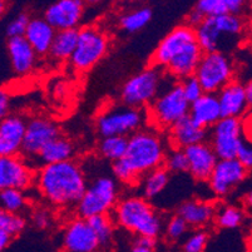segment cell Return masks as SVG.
<instances>
[{
	"mask_svg": "<svg viewBox=\"0 0 252 252\" xmlns=\"http://www.w3.org/2000/svg\"><path fill=\"white\" fill-rule=\"evenodd\" d=\"M152 9L147 8V6L134 9L121 17L119 27L127 33H137L152 20Z\"/></svg>",
	"mask_w": 252,
	"mask_h": 252,
	"instance_id": "obj_33",
	"label": "cell"
},
{
	"mask_svg": "<svg viewBox=\"0 0 252 252\" xmlns=\"http://www.w3.org/2000/svg\"><path fill=\"white\" fill-rule=\"evenodd\" d=\"M191 103L185 97L181 83L163 89L148 109V118L158 128H171L178 121L187 117Z\"/></svg>",
	"mask_w": 252,
	"mask_h": 252,
	"instance_id": "obj_7",
	"label": "cell"
},
{
	"mask_svg": "<svg viewBox=\"0 0 252 252\" xmlns=\"http://www.w3.org/2000/svg\"><path fill=\"white\" fill-rule=\"evenodd\" d=\"M168 181L169 172L164 168V166L147 173L139 182L142 197H144L146 200L147 198L148 200H152V198L157 197L158 194L164 191V189L168 185Z\"/></svg>",
	"mask_w": 252,
	"mask_h": 252,
	"instance_id": "obj_30",
	"label": "cell"
},
{
	"mask_svg": "<svg viewBox=\"0 0 252 252\" xmlns=\"http://www.w3.org/2000/svg\"><path fill=\"white\" fill-rule=\"evenodd\" d=\"M35 185L53 207L69 208L77 207L88 182L81 164L72 159L40 167L35 173Z\"/></svg>",
	"mask_w": 252,
	"mask_h": 252,
	"instance_id": "obj_1",
	"label": "cell"
},
{
	"mask_svg": "<svg viewBox=\"0 0 252 252\" xmlns=\"http://www.w3.org/2000/svg\"><path fill=\"white\" fill-rule=\"evenodd\" d=\"M10 111V97L5 91H1L0 93V117L1 119L9 116Z\"/></svg>",
	"mask_w": 252,
	"mask_h": 252,
	"instance_id": "obj_46",
	"label": "cell"
},
{
	"mask_svg": "<svg viewBox=\"0 0 252 252\" xmlns=\"http://www.w3.org/2000/svg\"><path fill=\"white\" fill-rule=\"evenodd\" d=\"M217 205L202 200H187L177 208V215L182 217L189 227L203 228L215 222Z\"/></svg>",
	"mask_w": 252,
	"mask_h": 252,
	"instance_id": "obj_24",
	"label": "cell"
},
{
	"mask_svg": "<svg viewBox=\"0 0 252 252\" xmlns=\"http://www.w3.org/2000/svg\"><path fill=\"white\" fill-rule=\"evenodd\" d=\"M118 200V187L111 176H98L87 186L82 200L77 205L78 217L89 220L99 215H109L116 208Z\"/></svg>",
	"mask_w": 252,
	"mask_h": 252,
	"instance_id": "obj_5",
	"label": "cell"
},
{
	"mask_svg": "<svg viewBox=\"0 0 252 252\" xmlns=\"http://www.w3.org/2000/svg\"><path fill=\"white\" fill-rule=\"evenodd\" d=\"M109 49V39L102 29L86 25L79 29V38L70 64L78 72H88L99 63Z\"/></svg>",
	"mask_w": 252,
	"mask_h": 252,
	"instance_id": "obj_9",
	"label": "cell"
},
{
	"mask_svg": "<svg viewBox=\"0 0 252 252\" xmlns=\"http://www.w3.org/2000/svg\"><path fill=\"white\" fill-rule=\"evenodd\" d=\"M13 238L4 232H0V250H5Z\"/></svg>",
	"mask_w": 252,
	"mask_h": 252,
	"instance_id": "obj_48",
	"label": "cell"
},
{
	"mask_svg": "<svg viewBox=\"0 0 252 252\" xmlns=\"http://www.w3.org/2000/svg\"><path fill=\"white\" fill-rule=\"evenodd\" d=\"M114 222L138 237L157 238L163 230V221L152 205L142 196L119 200L112 212Z\"/></svg>",
	"mask_w": 252,
	"mask_h": 252,
	"instance_id": "obj_2",
	"label": "cell"
},
{
	"mask_svg": "<svg viewBox=\"0 0 252 252\" xmlns=\"http://www.w3.org/2000/svg\"><path fill=\"white\" fill-rule=\"evenodd\" d=\"M64 252H97L99 241L88 220L77 217L67 223L62 236Z\"/></svg>",
	"mask_w": 252,
	"mask_h": 252,
	"instance_id": "obj_15",
	"label": "cell"
},
{
	"mask_svg": "<svg viewBox=\"0 0 252 252\" xmlns=\"http://www.w3.org/2000/svg\"><path fill=\"white\" fill-rule=\"evenodd\" d=\"M148 113L127 105L105 109L97 118V130L102 137H128L141 130Z\"/></svg>",
	"mask_w": 252,
	"mask_h": 252,
	"instance_id": "obj_8",
	"label": "cell"
},
{
	"mask_svg": "<svg viewBox=\"0 0 252 252\" xmlns=\"http://www.w3.org/2000/svg\"><path fill=\"white\" fill-rule=\"evenodd\" d=\"M28 122L18 114H9L0 122V156L22 155Z\"/></svg>",
	"mask_w": 252,
	"mask_h": 252,
	"instance_id": "obj_18",
	"label": "cell"
},
{
	"mask_svg": "<svg viewBox=\"0 0 252 252\" xmlns=\"http://www.w3.org/2000/svg\"><path fill=\"white\" fill-rule=\"evenodd\" d=\"M91 227L94 231L100 247L111 245L114 233V220L111 215H99L88 220Z\"/></svg>",
	"mask_w": 252,
	"mask_h": 252,
	"instance_id": "obj_34",
	"label": "cell"
},
{
	"mask_svg": "<svg viewBox=\"0 0 252 252\" xmlns=\"http://www.w3.org/2000/svg\"><path fill=\"white\" fill-rule=\"evenodd\" d=\"M197 42L196 31L193 27L186 24H181L172 29L161 42L158 43L151 58L152 67L164 68L168 65L169 62L177 56L178 53L191 43Z\"/></svg>",
	"mask_w": 252,
	"mask_h": 252,
	"instance_id": "obj_13",
	"label": "cell"
},
{
	"mask_svg": "<svg viewBox=\"0 0 252 252\" xmlns=\"http://www.w3.org/2000/svg\"><path fill=\"white\" fill-rule=\"evenodd\" d=\"M208 242V233L205 230H197L183 242V252H203Z\"/></svg>",
	"mask_w": 252,
	"mask_h": 252,
	"instance_id": "obj_39",
	"label": "cell"
},
{
	"mask_svg": "<svg viewBox=\"0 0 252 252\" xmlns=\"http://www.w3.org/2000/svg\"><path fill=\"white\" fill-rule=\"evenodd\" d=\"M247 250L249 252H252V221L250 223V227H249V233H247Z\"/></svg>",
	"mask_w": 252,
	"mask_h": 252,
	"instance_id": "obj_51",
	"label": "cell"
},
{
	"mask_svg": "<svg viewBox=\"0 0 252 252\" xmlns=\"http://www.w3.org/2000/svg\"><path fill=\"white\" fill-rule=\"evenodd\" d=\"M242 202H244L245 207L250 208V210H252V191L247 192V193L245 194Z\"/></svg>",
	"mask_w": 252,
	"mask_h": 252,
	"instance_id": "obj_49",
	"label": "cell"
},
{
	"mask_svg": "<svg viewBox=\"0 0 252 252\" xmlns=\"http://www.w3.org/2000/svg\"><path fill=\"white\" fill-rule=\"evenodd\" d=\"M164 168L168 172L173 173H185L189 172V159L186 156L185 150L178 148H171L167 153L166 161H164Z\"/></svg>",
	"mask_w": 252,
	"mask_h": 252,
	"instance_id": "obj_37",
	"label": "cell"
},
{
	"mask_svg": "<svg viewBox=\"0 0 252 252\" xmlns=\"http://www.w3.org/2000/svg\"><path fill=\"white\" fill-rule=\"evenodd\" d=\"M210 144L219 159L238 158L244 146L242 121L240 118H222L210 129Z\"/></svg>",
	"mask_w": 252,
	"mask_h": 252,
	"instance_id": "obj_11",
	"label": "cell"
},
{
	"mask_svg": "<svg viewBox=\"0 0 252 252\" xmlns=\"http://www.w3.org/2000/svg\"><path fill=\"white\" fill-rule=\"evenodd\" d=\"M193 9H196L205 19L227 14L242 17L247 10V3L244 0H198Z\"/></svg>",
	"mask_w": 252,
	"mask_h": 252,
	"instance_id": "obj_28",
	"label": "cell"
},
{
	"mask_svg": "<svg viewBox=\"0 0 252 252\" xmlns=\"http://www.w3.org/2000/svg\"><path fill=\"white\" fill-rule=\"evenodd\" d=\"M163 138L153 129H141L129 137L123 161L141 182L144 176L163 167L167 157Z\"/></svg>",
	"mask_w": 252,
	"mask_h": 252,
	"instance_id": "obj_3",
	"label": "cell"
},
{
	"mask_svg": "<svg viewBox=\"0 0 252 252\" xmlns=\"http://www.w3.org/2000/svg\"><path fill=\"white\" fill-rule=\"evenodd\" d=\"M246 22L241 15H221L206 18L196 31L197 43L203 53H224L235 45L236 40L242 35Z\"/></svg>",
	"mask_w": 252,
	"mask_h": 252,
	"instance_id": "obj_4",
	"label": "cell"
},
{
	"mask_svg": "<svg viewBox=\"0 0 252 252\" xmlns=\"http://www.w3.org/2000/svg\"><path fill=\"white\" fill-rule=\"evenodd\" d=\"M78 38H79V29L57 32L49 56L57 62L70 61L78 45Z\"/></svg>",
	"mask_w": 252,
	"mask_h": 252,
	"instance_id": "obj_29",
	"label": "cell"
},
{
	"mask_svg": "<svg viewBox=\"0 0 252 252\" xmlns=\"http://www.w3.org/2000/svg\"><path fill=\"white\" fill-rule=\"evenodd\" d=\"M249 31L252 36V8H251V13H250V19H249Z\"/></svg>",
	"mask_w": 252,
	"mask_h": 252,
	"instance_id": "obj_52",
	"label": "cell"
},
{
	"mask_svg": "<svg viewBox=\"0 0 252 252\" xmlns=\"http://www.w3.org/2000/svg\"><path fill=\"white\" fill-rule=\"evenodd\" d=\"M235 67L224 53H205L194 77L200 81L205 93L217 94L233 81Z\"/></svg>",
	"mask_w": 252,
	"mask_h": 252,
	"instance_id": "obj_10",
	"label": "cell"
},
{
	"mask_svg": "<svg viewBox=\"0 0 252 252\" xmlns=\"http://www.w3.org/2000/svg\"><path fill=\"white\" fill-rule=\"evenodd\" d=\"M251 53H252V50H251Z\"/></svg>",
	"mask_w": 252,
	"mask_h": 252,
	"instance_id": "obj_53",
	"label": "cell"
},
{
	"mask_svg": "<svg viewBox=\"0 0 252 252\" xmlns=\"http://www.w3.org/2000/svg\"><path fill=\"white\" fill-rule=\"evenodd\" d=\"M56 34V29L44 18H32L24 36L38 56H47L49 54Z\"/></svg>",
	"mask_w": 252,
	"mask_h": 252,
	"instance_id": "obj_26",
	"label": "cell"
},
{
	"mask_svg": "<svg viewBox=\"0 0 252 252\" xmlns=\"http://www.w3.org/2000/svg\"><path fill=\"white\" fill-rule=\"evenodd\" d=\"M130 252H153V249H151V247L142 246V245H138V244H134V246L132 247Z\"/></svg>",
	"mask_w": 252,
	"mask_h": 252,
	"instance_id": "obj_50",
	"label": "cell"
},
{
	"mask_svg": "<svg viewBox=\"0 0 252 252\" xmlns=\"http://www.w3.org/2000/svg\"><path fill=\"white\" fill-rule=\"evenodd\" d=\"M0 205H1V211H6L9 214L20 215L28 205V201H27L24 191L6 189L0 191Z\"/></svg>",
	"mask_w": 252,
	"mask_h": 252,
	"instance_id": "obj_35",
	"label": "cell"
},
{
	"mask_svg": "<svg viewBox=\"0 0 252 252\" xmlns=\"http://www.w3.org/2000/svg\"><path fill=\"white\" fill-rule=\"evenodd\" d=\"M185 152L189 159V175L198 182H208L220 161L210 142L194 144L186 148Z\"/></svg>",
	"mask_w": 252,
	"mask_h": 252,
	"instance_id": "obj_19",
	"label": "cell"
},
{
	"mask_svg": "<svg viewBox=\"0 0 252 252\" xmlns=\"http://www.w3.org/2000/svg\"><path fill=\"white\" fill-rule=\"evenodd\" d=\"M163 81L161 68L150 67L141 70L123 84L121 89L123 104L138 109L151 105L161 94Z\"/></svg>",
	"mask_w": 252,
	"mask_h": 252,
	"instance_id": "obj_6",
	"label": "cell"
},
{
	"mask_svg": "<svg viewBox=\"0 0 252 252\" xmlns=\"http://www.w3.org/2000/svg\"><path fill=\"white\" fill-rule=\"evenodd\" d=\"M238 159L249 171H252V144L245 142L238 155Z\"/></svg>",
	"mask_w": 252,
	"mask_h": 252,
	"instance_id": "obj_44",
	"label": "cell"
},
{
	"mask_svg": "<svg viewBox=\"0 0 252 252\" xmlns=\"http://www.w3.org/2000/svg\"><path fill=\"white\" fill-rule=\"evenodd\" d=\"M181 86H182L185 97L187 98V100H189L191 104L193 102H196V100L200 99V98L205 94V91H203L200 81H198L194 75L181 82Z\"/></svg>",
	"mask_w": 252,
	"mask_h": 252,
	"instance_id": "obj_41",
	"label": "cell"
},
{
	"mask_svg": "<svg viewBox=\"0 0 252 252\" xmlns=\"http://www.w3.org/2000/svg\"><path fill=\"white\" fill-rule=\"evenodd\" d=\"M61 137V130L58 125L52 119L44 117H34L28 121L27 132H25L24 143L22 148V157L27 161L35 162L39 153L45 148V146Z\"/></svg>",
	"mask_w": 252,
	"mask_h": 252,
	"instance_id": "obj_12",
	"label": "cell"
},
{
	"mask_svg": "<svg viewBox=\"0 0 252 252\" xmlns=\"http://www.w3.org/2000/svg\"><path fill=\"white\" fill-rule=\"evenodd\" d=\"M245 93H246V100L249 109L252 111V79H250L246 84H245Z\"/></svg>",
	"mask_w": 252,
	"mask_h": 252,
	"instance_id": "obj_47",
	"label": "cell"
},
{
	"mask_svg": "<svg viewBox=\"0 0 252 252\" xmlns=\"http://www.w3.org/2000/svg\"><path fill=\"white\" fill-rule=\"evenodd\" d=\"M210 137V130L200 127L192 121L189 116L178 121L168 129V141L172 148L186 150V148L206 142Z\"/></svg>",
	"mask_w": 252,
	"mask_h": 252,
	"instance_id": "obj_20",
	"label": "cell"
},
{
	"mask_svg": "<svg viewBox=\"0 0 252 252\" xmlns=\"http://www.w3.org/2000/svg\"><path fill=\"white\" fill-rule=\"evenodd\" d=\"M128 142H129L128 137H102L97 147L98 153L100 157L112 161L113 163V162L125 158L126 153H127Z\"/></svg>",
	"mask_w": 252,
	"mask_h": 252,
	"instance_id": "obj_31",
	"label": "cell"
},
{
	"mask_svg": "<svg viewBox=\"0 0 252 252\" xmlns=\"http://www.w3.org/2000/svg\"><path fill=\"white\" fill-rule=\"evenodd\" d=\"M241 121H242V133H244V141L246 142V143L252 144V111L247 112Z\"/></svg>",
	"mask_w": 252,
	"mask_h": 252,
	"instance_id": "obj_45",
	"label": "cell"
},
{
	"mask_svg": "<svg viewBox=\"0 0 252 252\" xmlns=\"http://www.w3.org/2000/svg\"><path fill=\"white\" fill-rule=\"evenodd\" d=\"M203 50L198 45V43L193 42L186 45L175 58L172 59L166 67L167 73L175 79H180L181 82L196 74V70L201 63L203 57Z\"/></svg>",
	"mask_w": 252,
	"mask_h": 252,
	"instance_id": "obj_21",
	"label": "cell"
},
{
	"mask_svg": "<svg viewBox=\"0 0 252 252\" xmlns=\"http://www.w3.org/2000/svg\"><path fill=\"white\" fill-rule=\"evenodd\" d=\"M75 155V146L70 139L65 137H58L54 141L50 142L48 146H45L44 150L39 153L36 161L34 162V166H38V168L47 164L62 163V162L72 161Z\"/></svg>",
	"mask_w": 252,
	"mask_h": 252,
	"instance_id": "obj_27",
	"label": "cell"
},
{
	"mask_svg": "<svg viewBox=\"0 0 252 252\" xmlns=\"http://www.w3.org/2000/svg\"><path fill=\"white\" fill-rule=\"evenodd\" d=\"M246 220L245 211L241 207L233 205H223L217 206L216 217H215V223L220 228H226V230H232L242 226Z\"/></svg>",
	"mask_w": 252,
	"mask_h": 252,
	"instance_id": "obj_32",
	"label": "cell"
},
{
	"mask_svg": "<svg viewBox=\"0 0 252 252\" xmlns=\"http://www.w3.org/2000/svg\"><path fill=\"white\" fill-rule=\"evenodd\" d=\"M53 217L50 211L47 210L44 207H38L33 211L32 214V222L35 227L40 228V230H44L48 228L52 224Z\"/></svg>",
	"mask_w": 252,
	"mask_h": 252,
	"instance_id": "obj_43",
	"label": "cell"
},
{
	"mask_svg": "<svg viewBox=\"0 0 252 252\" xmlns=\"http://www.w3.org/2000/svg\"><path fill=\"white\" fill-rule=\"evenodd\" d=\"M29 22H31V18L27 13H19L18 15H15L10 22L8 23L5 28V35L8 39L13 38H19V36H24L25 32L28 29Z\"/></svg>",
	"mask_w": 252,
	"mask_h": 252,
	"instance_id": "obj_38",
	"label": "cell"
},
{
	"mask_svg": "<svg viewBox=\"0 0 252 252\" xmlns=\"http://www.w3.org/2000/svg\"><path fill=\"white\" fill-rule=\"evenodd\" d=\"M84 14V4L81 0H58L44 11V19L57 32L77 29Z\"/></svg>",
	"mask_w": 252,
	"mask_h": 252,
	"instance_id": "obj_17",
	"label": "cell"
},
{
	"mask_svg": "<svg viewBox=\"0 0 252 252\" xmlns=\"http://www.w3.org/2000/svg\"><path fill=\"white\" fill-rule=\"evenodd\" d=\"M6 53L11 69L18 75H27L34 69L38 54L25 36L6 40Z\"/></svg>",
	"mask_w": 252,
	"mask_h": 252,
	"instance_id": "obj_22",
	"label": "cell"
},
{
	"mask_svg": "<svg viewBox=\"0 0 252 252\" xmlns=\"http://www.w3.org/2000/svg\"><path fill=\"white\" fill-rule=\"evenodd\" d=\"M27 227V220L18 214H9L6 211L0 212V232H4L11 238L19 236Z\"/></svg>",
	"mask_w": 252,
	"mask_h": 252,
	"instance_id": "obj_36",
	"label": "cell"
},
{
	"mask_svg": "<svg viewBox=\"0 0 252 252\" xmlns=\"http://www.w3.org/2000/svg\"><path fill=\"white\" fill-rule=\"evenodd\" d=\"M247 175H249V169L241 163L238 158L220 159L208 181V186L215 196H227L232 189H235V187L241 185L246 180Z\"/></svg>",
	"mask_w": 252,
	"mask_h": 252,
	"instance_id": "obj_14",
	"label": "cell"
},
{
	"mask_svg": "<svg viewBox=\"0 0 252 252\" xmlns=\"http://www.w3.org/2000/svg\"><path fill=\"white\" fill-rule=\"evenodd\" d=\"M189 117L196 125L210 130L221 121L222 111L217 94L205 93L198 100L191 104Z\"/></svg>",
	"mask_w": 252,
	"mask_h": 252,
	"instance_id": "obj_25",
	"label": "cell"
},
{
	"mask_svg": "<svg viewBox=\"0 0 252 252\" xmlns=\"http://www.w3.org/2000/svg\"><path fill=\"white\" fill-rule=\"evenodd\" d=\"M223 118H240L247 113L249 105L245 93V84L232 81L217 93Z\"/></svg>",
	"mask_w": 252,
	"mask_h": 252,
	"instance_id": "obj_23",
	"label": "cell"
},
{
	"mask_svg": "<svg viewBox=\"0 0 252 252\" xmlns=\"http://www.w3.org/2000/svg\"><path fill=\"white\" fill-rule=\"evenodd\" d=\"M112 172H113L114 178H117L119 182L126 183V185H136V183H138V180L133 175V172L130 171L129 167L127 166V163L123 161V158L112 163Z\"/></svg>",
	"mask_w": 252,
	"mask_h": 252,
	"instance_id": "obj_42",
	"label": "cell"
},
{
	"mask_svg": "<svg viewBox=\"0 0 252 252\" xmlns=\"http://www.w3.org/2000/svg\"><path fill=\"white\" fill-rule=\"evenodd\" d=\"M35 181L33 168L22 156L0 158V187L25 191Z\"/></svg>",
	"mask_w": 252,
	"mask_h": 252,
	"instance_id": "obj_16",
	"label": "cell"
},
{
	"mask_svg": "<svg viewBox=\"0 0 252 252\" xmlns=\"http://www.w3.org/2000/svg\"><path fill=\"white\" fill-rule=\"evenodd\" d=\"M189 227V226L182 217L178 216V215H175V216H172L168 220V222H167L166 227H164V232H166V236L169 240L177 241V240L182 238L187 233Z\"/></svg>",
	"mask_w": 252,
	"mask_h": 252,
	"instance_id": "obj_40",
	"label": "cell"
}]
</instances>
